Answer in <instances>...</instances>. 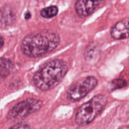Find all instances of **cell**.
<instances>
[{"label": "cell", "instance_id": "obj_4", "mask_svg": "<svg viewBox=\"0 0 129 129\" xmlns=\"http://www.w3.org/2000/svg\"><path fill=\"white\" fill-rule=\"evenodd\" d=\"M42 105L40 100L28 98L17 103L9 112L7 118L11 121L21 120L39 111Z\"/></svg>", "mask_w": 129, "mask_h": 129}, {"label": "cell", "instance_id": "obj_14", "mask_svg": "<svg viewBox=\"0 0 129 129\" xmlns=\"http://www.w3.org/2000/svg\"><path fill=\"white\" fill-rule=\"evenodd\" d=\"M30 17H31V13H30L28 12L25 14V19H26V20H28V19L30 18Z\"/></svg>", "mask_w": 129, "mask_h": 129}, {"label": "cell", "instance_id": "obj_3", "mask_svg": "<svg viewBox=\"0 0 129 129\" xmlns=\"http://www.w3.org/2000/svg\"><path fill=\"white\" fill-rule=\"evenodd\" d=\"M107 102L108 98L103 94H98L93 97L79 107L76 114V123L81 126L90 123L103 110Z\"/></svg>", "mask_w": 129, "mask_h": 129}, {"label": "cell", "instance_id": "obj_8", "mask_svg": "<svg viewBox=\"0 0 129 129\" xmlns=\"http://www.w3.org/2000/svg\"><path fill=\"white\" fill-rule=\"evenodd\" d=\"M16 16L15 13L8 6H3L0 9V28H6L15 23Z\"/></svg>", "mask_w": 129, "mask_h": 129}, {"label": "cell", "instance_id": "obj_12", "mask_svg": "<svg viewBox=\"0 0 129 129\" xmlns=\"http://www.w3.org/2000/svg\"><path fill=\"white\" fill-rule=\"evenodd\" d=\"M8 129H30V125L26 122H21L15 125Z\"/></svg>", "mask_w": 129, "mask_h": 129}, {"label": "cell", "instance_id": "obj_9", "mask_svg": "<svg viewBox=\"0 0 129 129\" xmlns=\"http://www.w3.org/2000/svg\"><path fill=\"white\" fill-rule=\"evenodd\" d=\"M13 64L10 60L0 58V81L6 79L12 71Z\"/></svg>", "mask_w": 129, "mask_h": 129}, {"label": "cell", "instance_id": "obj_2", "mask_svg": "<svg viewBox=\"0 0 129 129\" xmlns=\"http://www.w3.org/2000/svg\"><path fill=\"white\" fill-rule=\"evenodd\" d=\"M68 64L62 59H53L43 64L35 73L33 81L42 91L54 89L59 85L68 71Z\"/></svg>", "mask_w": 129, "mask_h": 129}, {"label": "cell", "instance_id": "obj_5", "mask_svg": "<svg viewBox=\"0 0 129 129\" xmlns=\"http://www.w3.org/2000/svg\"><path fill=\"white\" fill-rule=\"evenodd\" d=\"M98 84L94 76H88L71 86L67 93V98L71 102H78L90 93Z\"/></svg>", "mask_w": 129, "mask_h": 129}, {"label": "cell", "instance_id": "obj_6", "mask_svg": "<svg viewBox=\"0 0 129 129\" xmlns=\"http://www.w3.org/2000/svg\"><path fill=\"white\" fill-rule=\"evenodd\" d=\"M103 0H78L75 10L80 17H86L93 13L102 3Z\"/></svg>", "mask_w": 129, "mask_h": 129}, {"label": "cell", "instance_id": "obj_7", "mask_svg": "<svg viewBox=\"0 0 129 129\" xmlns=\"http://www.w3.org/2000/svg\"><path fill=\"white\" fill-rule=\"evenodd\" d=\"M112 38L121 40L129 37V18H125L117 22L111 30Z\"/></svg>", "mask_w": 129, "mask_h": 129}, {"label": "cell", "instance_id": "obj_13", "mask_svg": "<svg viewBox=\"0 0 129 129\" xmlns=\"http://www.w3.org/2000/svg\"><path fill=\"white\" fill-rule=\"evenodd\" d=\"M3 44H4L3 39L2 36H1V34H0V49H1V48L2 47V46L3 45Z\"/></svg>", "mask_w": 129, "mask_h": 129}, {"label": "cell", "instance_id": "obj_10", "mask_svg": "<svg viewBox=\"0 0 129 129\" xmlns=\"http://www.w3.org/2000/svg\"><path fill=\"white\" fill-rule=\"evenodd\" d=\"M58 8L55 6H50L42 9L40 11V15L45 18H51L56 16L58 13Z\"/></svg>", "mask_w": 129, "mask_h": 129}, {"label": "cell", "instance_id": "obj_1", "mask_svg": "<svg viewBox=\"0 0 129 129\" xmlns=\"http://www.w3.org/2000/svg\"><path fill=\"white\" fill-rule=\"evenodd\" d=\"M59 44L60 37L57 33L52 30H42L25 37L21 42V49L25 55L36 58L52 52Z\"/></svg>", "mask_w": 129, "mask_h": 129}, {"label": "cell", "instance_id": "obj_11", "mask_svg": "<svg viewBox=\"0 0 129 129\" xmlns=\"http://www.w3.org/2000/svg\"><path fill=\"white\" fill-rule=\"evenodd\" d=\"M127 85V83L125 81L121 79H114L110 83V90L111 91L115 90V89H119V88H122L123 87Z\"/></svg>", "mask_w": 129, "mask_h": 129}]
</instances>
